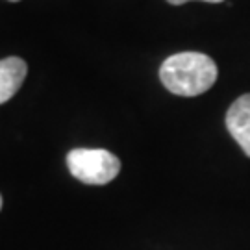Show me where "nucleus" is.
I'll list each match as a JSON object with an SVG mask.
<instances>
[{
    "instance_id": "1",
    "label": "nucleus",
    "mask_w": 250,
    "mask_h": 250,
    "mask_svg": "<svg viewBox=\"0 0 250 250\" xmlns=\"http://www.w3.org/2000/svg\"><path fill=\"white\" fill-rule=\"evenodd\" d=\"M217 65L202 52H178L160 67L161 83L178 97H198L217 80Z\"/></svg>"
},
{
    "instance_id": "2",
    "label": "nucleus",
    "mask_w": 250,
    "mask_h": 250,
    "mask_svg": "<svg viewBox=\"0 0 250 250\" xmlns=\"http://www.w3.org/2000/svg\"><path fill=\"white\" fill-rule=\"evenodd\" d=\"M67 167L83 184L106 186L121 172V160L106 148H74L67 154Z\"/></svg>"
},
{
    "instance_id": "3",
    "label": "nucleus",
    "mask_w": 250,
    "mask_h": 250,
    "mask_svg": "<svg viewBox=\"0 0 250 250\" xmlns=\"http://www.w3.org/2000/svg\"><path fill=\"white\" fill-rule=\"evenodd\" d=\"M226 128L250 158V93L233 102L226 113Z\"/></svg>"
},
{
    "instance_id": "4",
    "label": "nucleus",
    "mask_w": 250,
    "mask_h": 250,
    "mask_svg": "<svg viewBox=\"0 0 250 250\" xmlns=\"http://www.w3.org/2000/svg\"><path fill=\"white\" fill-rule=\"evenodd\" d=\"M28 67L21 58H6L0 60V104L8 102L22 85L26 78Z\"/></svg>"
},
{
    "instance_id": "5",
    "label": "nucleus",
    "mask_w": 250,
    "mask_h": 250,
    "mask_svg": "<svg viewBox=\"0 0 250 250\" xmlns=\"http://www.w3.org/2000/svg\"><path fill=\"white\" fill-rule=\"evenodd\" d=\"M169 4H172V6H182V4H186V2H189V0H167ZM202 2H209V4H219V2H224V0H202Z\"/></svg>"
},
{
    "instance_id": "6",
    "label": "nucleus",
    "mask_w": 250,
    "mask_h": 250,
    "mask_svg": "<svg viewBox=\"0 0 250 250\" xmlns=\"http://www.w3.org/2000/svg\"><path fill=\"white\" fill-rule=\"evenodd\" d=\"M0 209H2V195H0Z\"/></svg>"
},
{
    "instance_id": "7",
    "label": "nucleus",
    "mask_w": 250,
    "mask_h": 250,
    "mask_svg": "<svg viewBox=\"0 0 250 250\" xmlns=\"http://www.w3.org/2000/svg\"><path fill=\"white\" fill-rule=\"evenodd\" d=\"M9 2H19V0H9Z\"/></svg>"
}]
</instances>
